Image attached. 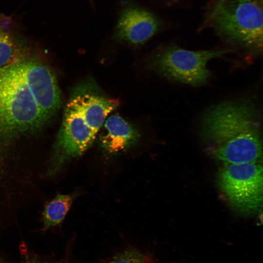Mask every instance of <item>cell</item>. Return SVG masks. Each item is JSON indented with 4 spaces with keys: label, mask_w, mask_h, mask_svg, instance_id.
<instances>
[{
    "label": "cell",
    "mask_w": 263,
    "mask_h": 263,
    "mask_svg": "<svg viewBox=\"0 0 263 263\" xmlns=\"http://www.w3.org/2000/svg\"><path fill=\"white\" fill-rule=\"evenodd\" d=\"M61 104L52 69L31 57L0 69V149L42 129Z\"/></svg>",
    "instance_id": "6da1fadb"
},
{
    "label": "cell",
    "mask_w": 263,
    "mask_h": 263,
    "mask_svg": "<svg viewBox=\"0 0 263 263\" xmlns=\"http://www.w3.org/2000/svg\"><path fill=\"white\" fill-rule=\"evenodd\" d=\"M198 125L213 155L223 163L260 162L262 123L259 110L251 99L213 105L201 115Z\"/></svg>",
    "instance_id": "7a4b0ae2"
},
{
    "label": "cell",
    "mask_w": 263,
    "mask_h": 263,
    "mask_svg": "<svg viewBox=\"0 0 263 263\" xmlns=\"http://www.w3.org/2000/svg\"><path fill=\"white\" fill-rule=\"evenodd\" d=\"M118 105L92 80L81 82L73 89L54 145L49 175L57 173L68 160L82 154L92 145L109 114Z\"/></svg>",
    "instance_id": "3957f363"
},
{
    "label": "cell",
    "mask_w": 263,
    "mask_h": 263,
    "mask_svg": "<svg viewBox=\"0 0 263 263\" xmlns=\"http://www.w3.org/2000/svg\"><path fill=\"white\" fill-rule=\"evenodd\" d=\"M263 0H214L206 20L224 41L256 56L263 50Z\"/></svg>",
    "instance_id": "277c9868"
},
{
    "label": "cell",
    "mask_w": 263,
    "mask_h": 263,
    "mask_svg": "<svg viewBox=\"0 0 263 263\" xmlns=\"http://www.w3.org/2000/svg\"><path fill=\"white\" fill-rule=\"evenodd\" d=\"M223 164L218 171L217 184L229 205L244 215L258 212L263 204L262 164Z\"/></svg>",
    "instance_id": "5b68a950"
},
{
    "label": "cell",
    "mask_w": 263,
    "mask_h": 263,
    "mask_svg": "<svg viewBox=\"0 0 263 263\" xmlns=\"http://www.w3.org/2000/svg\"><path fill=\"white\" fill-rule=\"evenodd\" d=\"M233 51H191L172 45L154 57L152 66L157 73L171 81L198 86L207 82L211 75L207 68L208 62Z\"/></svg>",
    "instance_id": "8992f818"
},
{
    "label": "cell",
    "mask_w": 263,
    "mask_h": 263,
    "mask_svg": "<svg viewBox=\"0 0 263 263\" xmlns=\"http://www.w3.org/2000/svg\"><path fill=\"white\" fill-rule=\"evenodd\" d=\"M159 26L158 19L150 11L138 6H128L120 13L113 37L120 42L141 45L157 33Z\"/></svg>",
    "instance_id": "52a82bcc"
},
{
    "label": "cell",
    "mask_w": 263,
    "mask_h": 263,
    "mask_svg": "<svg viewBox=\"0 0 263 263\" xmlns=\"http://www.w3.org/2000/svg\"><path fill=\"white\" fill-rule=\"evenodd\" d=\"M99 130L101 146L110 153L127 150L135 144L139 137L133 125L116 114L106 118Z\"/></svg>",
    "instance_id": "ba28073f"
},
{
    "label": "cell",
    "mask_w": 263,
    "mask_h": 263,
    "mask_svg": "<svg viewBox=\"0 0 263 263\" xmlns=\"http://www.w3.org/2000/svg\"><path fill=\"white\" fill-rule=\"evenodd\" d=\"M31 51L14 33L6 34L0 30V69L31 58Z\"/></svg>",
    "instance_id": "9c48e42d"
},
{
    "label": "cell",
    "mask_w": 263,
    "mask_h": 263,
    "mask_svg": "<svg viewBox=\"0 0 263 263\" xmlns=\"http://www.w3.org/2000/svg\"><path fill=\"white\" fill-rule=\"evenodd\" d=\"M76 195L75 193L58 194L46 204L42 213V231L62 222Z\"/></svg>",
    "instance_id": "30bf717a"
},
{
    "label": "cell",
    "mask_w": 263,
    "mask_h": 263,
    "mask_svg": "<svg viewBox=\"0 0 263 263\" xmlns=\"http://www.w3.org/2000/svg\"><path fill=\"white\" fill-rule=\"evenodd\" d=\"M73 244H69L61 257L55 254L43 255L31 249L24 242L19 247V260L18 263H78L73 256Z\"/></svg>",
    "instance_id": "8fae6325"
},
{
    "label": "cell",
    "mask_w": 263,
    "mask_h": 263,
    "mask_svg": "<svg viewBox=\"0 0 263 263\" xmlns=\"http://www.w3.org/2000/svg\"><path fill=\"white\" fill-rule=\"evenodd\" d=\"M103 263H156L149 253L134 248H127Z\"/></svg>",
    "instance_id": "7c38bea8"
},
{
    "label": "cell",
    "mask_w": 263,
    "mask_h": 263,
    "mask_svg": "<svg viewBox=\"0 0 263 263\" xmlns=\"http://www.w3.org/2000/svg\"><path fill=\"white\" fill-rule=\"evenodd\" d=\"M15 21L12 16L0 14V30L6 34L14 33Z\"/></svg>",
    "instance_id": "4fadbf2b"
},
{
    "label": "cell",
    "mask_w": 263,
    "mask_h": 263,
    "mask_svg": "<svg viewBox=\"0 0 263 263\" xmlns=\"http://www.w3.org/2000/svg\"><path fill=\"white\" fill-rule=\"evenodd\" d=\"M0 263H7L5 262L2 258L0 256Z\"/></svg>",
    "instance_id": "5bb4252c"
}]
</instances>
